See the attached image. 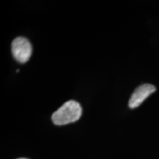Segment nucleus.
Wrapping results in <instances>:
<instances>
[{
  "label": "nucleus",
  "mask_w": 159,
  "mask_h": 159,
  "mask_svg": "<svg viewBox=\"0 0 159 159\" xmlns=\"http://www.w3.org/2000/svg\"><path fill=\"white\" fill-rule=\"evenodd\" d=\"M82 108L76 101L69 100L65 102L52 116V120L57 125H63L75 122L80 118Z\"/></svg>",
  "instance_id": "nucleus-1"
},
{
  "label": "nucleus",
  "mask_w": 159,
  "mask_h": 159,
  "mask_svg": "<svg viewBox=\"0 0 159 159\" xmlns=\"http://www.w3.org/2000/svg\"><path fill=\"white\" fill-rule=\"evenodd\" d=\"M12 53L18 62H27L32 55L31 43L25 38L18 37L12 43Z\"/></svg>",
  "instance_id": "nucleus-2"
},
{
  "label": "nucleus",
  "mask_w": 159,
  "mask_h": 159,
  "mask_svg": "<svg viewBox=\"0 0 159 159\" xmlns=\"http://www.w3.org/2000/svg\"><path fill=\"white\" fill-rule=\"evenodd\" d=\"M156 87L151 84H143L134 91L129 100V107L130 108H135L140 105L151 94L156 91Z\"/></svg>",
  "instance_id": "nucleus-3"
},
{
  "label": "nucleus",
  "mask_w": 159,
  "mask_h": 159,
  "mask_svg": "<svg viewBox=\"0 0 159 159\" xmlns=\"http://www.w3.org/2000/svg\"><path fill=\"white\" fill-rule=\"evenodd\" d=\"M19 159H27V158H19Z\"/></svg>",
  "instance_id": "nucleus-4"
}]
</instances>
